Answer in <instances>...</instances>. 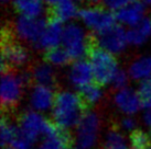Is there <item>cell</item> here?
<instances>
[{
  "label": "cell",
  "mask_w": 151,
  "mask_h": 149,
  "mask_svg": "<svg viewBox=\"0 0 151 149\" xmlns=\"http://www.w3.org/2000/svg\"><path fill=\"white\" fill-rule=\"evenodd\" d=\"M86 113L81 106L76 93L56 90L52 105V120L64 127H72L80 123Z\"/></svg>",
  "instance_id": "obj_3"
},
{
  "label": "cell",
  "mask_w": 151,
  "mask_h": 149,
  "mask_svg": "<svg viewBox=\"0 0 151 149\" xmlns=\"http://www.w3.org/2000/svg\"><path fill=\"white\" fill-rule=\"evenodd\" d=\"M18 132V125H14L10 120V115L2 113L1 116V147L4 148L12 144Z\"/></svg>",
  "instance_id": "obj_24"
},
{
  "label": "cell",
  "mask_w": 151,
  "mask_h": 149,
  "mask_svg": "<svg viewBox=\"0 0 151 149\" xmlns=\"http://www.w3.org/2000/svg\"><path fill=\"white\" fill-rule=\"evenodd\" d=\"M137 93L142 108L147 109L151 106V76L145 78L141 81Z\"/></svg>",
  "instance_id": "obj_26"
},
{
  "label": "cell",
  "mask_w": 151,
  "mask_h": 149,
  "mask_svg": "<svg viewBox=\"0 0 151 149\" xmlns=\"http://www.w3.org/2000/svg\"><path fill=\"white\" fill-rule=\"evenodd\" d=\"M47 21L42 18H29L20 16L13 24L14 32L19 40L34 46L44 33Z\"/></svg>",
  "instance_id": "obj_8"
},
{
  "label": "cell",
  "mask_w": 151,
  "mask_h": 149,
  "mask_svg": "<svg viewBox=\"0 0 151 149\" xmlns=\"http://www.w3.org/2000/svg\"><path fill=\"white\" fill-rule=\"evenodd\" d=\"M122 131L118 121L111 118L105 141L103 143L101 149H129Z\"/></svg>",
  "instance_id": "obj_19"
},
{
  "label": "cell",
  "mask_w": 151,
  "mask_h": 149,
  "mask_svg": "<svg viewBox=\"0 0 151 149\" xmlns=\"http://www.w3.org/2000/svg\"><path fill=\"white\" fill-rule=\"evenodd\" d=\"M2 149H16L14 147H12V146H7V147H4V148Z\"/></svg>",
  "instance_id": "obj_33"
},
{
  "label": "cell",
  "mask_w": 151,
  "mask_h": 149,
  "mask_svg": "<svg viewBox=\"0 0 151 149\" xmlns=\"http://www.w3.org/2000/svg\"><path fill=\"white\" fill-rule=\"evenodd\" d=\"M16 122L20 132L30 144H33L40 137H44L47 131V117L40 115L32 110L18 113Z\"/></svg>",
  "instance_id": "obj_5"
},
{
  "label": "cell",
  "mask_w": 151,
  "mask_h": 149,
  "mask_svg": "<svg viewBox=\"0 0 151 149\" xmlns=\"http://www.w3.org/2000/svg\"><path fill=\"white\" fill-rule=\"evenodd\" d=\"M89 2L93 4H99L101 2V0H89Z\"/></svg>",
  "instance_id": "obj_32"
},
{
  "label": "cell",
  "mask_w": 151,
  "mask_h": 149,
  "mask_svg": "<svg viewBox=\"0 0 151 149\" xmlns=\"http://www.w3.org/2000/svg\"><path fill=\"white\" fill-rule=\"evenodd\" d=\"M101 114L99 112H88L77 124V140L82 149H91L95 145L101 131Z\"/></svg>",
  "instance_id": "obj_7"
},
{
  "label": "cell",
  "mask_w": 151,
  "mask_h": 149,
  "mask_svg": "<svg viewBox=\"0 0 151 149\" xmlns=\"http://www.w3.org/2000/svg\"><path fill=\"white\" fill-rule=\"evenodd\" d=\"M76 95L78 98L82 109L84 110L85 113H88L101 98V87L92 82L78 88V90L76 91Z\"/></svg>",
  "instance_id": "obj_18"
},
{
  "label": "cell",
  "mask_w": 151,
  "mask_h": 149,
  "mask_svg": "<svg viewBox=\"0 0 151 149\" xmlns=\"http://www.w3.org/2000/svg\"><path fill=\"white\" fill-rule=\"evenodd\" d=\"M98 43L101 47L109 50L113 54H119L126 48L127 33L122 25L115 24L101 33H95Z\"/></svg>",
  "instance_id": "obj_10"
},
{
  "label": "cell",
  "mask_w": 151,
  "mask_h": 149,
  "mask_svg": "<svg viewBox=\"0 0 151 149\" xmlns=\"http://www.w3.org/2000/svg\"><path fill=\"white\" fill-rule=\"evenodd\" d=\"M2 1H4V2H6V1H8V0H2Z\"/></svg>",
  "instance_id": "obj_35"
},
{
  "label": "cell",
  "mask_w": 151,
  "mask_h": 149,
  "mask_svg": "<svg viewBox=\"0 0 151 149\" xmlns=\"http://www.w3.org/2000/svg\"><path fill=\"white\" fill-rule=\"evenodd\" d=\"M128 74L134 80L151 76V56H142L134 59L128 68Z\"/></svg>",
  "instance_id": "obj_23"
},
{
  "label": "cell",
  "mask_w": 151,
  "mask_h": 149,
  "mask_svg": "<svg viewBox=\"0 0 151 149\" xmlns=\"http://www.w3.org/2000/svg\"><path fill=\"white\" fill-rule=\"evenodd\" d=\"M46 2L49 4H55V2H58V1H60V0H45Z\"/></svg>",
  "instance_id": "obj_31"
},
{
  "label": "cell",
  "mask_w": 151,
  "mask_h": 149,
  "mask_svg": "<svg viewBox=\"0 0 151 149\" xmlns=\"http://www.w3.org/2000/svg\"><path fill=\"white\" fill-rule=\"evenodd\" d=\"M70 80L77 88L94 82L92 66L88 60L78 59L72 64L70 70Z\"/></svg>",
  "instance_id": "obj_14"
},
{
  "label": "cell",
  "mask_w": 151,
  "mask_h": 149,
  "mask_svg": "<svg viewBox=\"0 0 151 149\" xmlns=\"http://www.w3.org/2000/svg\"><path fill=\"white\" fill-rule=\"evenodd\" d=\"M130 149H151V134L136 128L129 134Z\"/></svg>",
  "instance_id": "obj_25"
},
{
  "label": "cell",
  "mask_w": 151,
  "mask_h": 149,
  "mask_svg": "<svg viewBox=\"0 0 151 149\" xmlns=\"http://www.w3.org/2000/svg\"><path fill=\"white\" fill-rule=\"evenodd\" d=\"M1 72L28 67L30 62L29 50L18 41L13 24L7 23L1 29Z\"/></svg>",
  "instance_id": "obj_2"
},
{
  "label": "cell",
  "mask_w": 151,
  "mask_h": 149,
  "mask_svg": "<svg viewBox=\"0 0 151 149\" xmlns=\"http://www.w3.org/2000/svg\"><path fill=\"white\" fill-rule=\"evenodd\" d=\"M78 17L95 33H101L115 24V13L104 8L103 4H93L78 11Z\"/></svg>",
  "instance_id": "obj_6"
},
{
  "label": "cell",
  "mask_w": 151,
  "mask_h": 149,
  "mask_svg": "<svg viewBox=\"0 0 151 149\" xmlns=\"http://www.w3.org/2000/svg\"><path fill=\"white\" fill-rule=\"evenodd\" d=\"M151 35V20L143 18L137 25L127 32V41L132 45L143 44Z\"/></svg>",
  "instance_id": "obj_21"
},
{
  "label": "cell",
  "mask_w": 151,
  "mask_h": 149,
  "mask_svg": "<svg viewBox=\"0 0 151 149\" xmlns=\"http://www.w3.org/2000/svg\"><path fill=\"white\" fill-rule=\"evenodd\" d=\"M78 16L77 8L72 0H60L53 4H49L46 9L47 22H64Z\"/></svg>",
  "instance_id": "obj_13"
},
{
  "label": "cell",
  "mask_w": 151,
  "mask_h": 149,
  "mask_svg": "<svg viewBox=\"0 0 151 149\" xmlns=\"http://www.w3.org/2000/svg\"><path fill=\"white\" fill-rule=\"evenodd\" d=\"M127 86H128V76H127L126 71L118 69L113 81H111V88H110L109 92H116L122 90V89H126Z\"/></svg>",
  "instance_id": "obj_27"
},
{
  "label": "cell",
  "mask_w": 151,
  "mask_h": 149,
  "mask_svg": "<svg viewBox=\"0 0 151 149\" xmlns=\"http://www.w3.org/2000/svg\"><path fill=\"white\" fill-rule=\"evenodd\" d=\"M85 38L83 30L76 24H68L63 30L62 43L74 60L85 56Z\"/></svg>",
  "instance_id": "obj_9"
},
{
  "label": "cell",
  "mask_w": 151,
  "mask_h": 149,
  "mask_svg": "<svg viewBox=\"0 0 151 149\" xmlns=\"http://www.w3.org/2000/svg\"><path fill=\"white\" fill-rule=\"evenodd\" d=\"M55 92L52 89L43 86H34L31 92L30 104L32 109L38 111H46L52 108L54 102Z\"/></svg>",
  "instance_id": "obj_17"
},
{
  "label": "cell",
  "mask_w": 151,
  "mask_h": 149,
  "mask_svg": "<svg viewBox=\"0 0 151 149\" xmlns=\"http://www.w3.org/2000/svg\"><path fill=\"white\" fill-rule=\"evenodd\" d=\"M85 56L92 66L95 84L103 88L113 81L118 71L117 58L114 56L113 53L99 45L95 33L86 34Z\"/></svg>",
  "instance_id": "obj_1"
},
{
  "label": "cell",
  "mask_w": 151,
  "mask_h": 149,
  "mask_svg": "<svg viewBox=\"0 0 151 149\" xmlns=\"http://www.w3.org/2000/svg\"><path fill=\"white\" fill-rule=\"evenodd\" d=\"M43 62L55 66H66V65H72L75 60L73 59L65 47L55 46L44 50Z\"/></svg>",
  "instance_id": "obj_20"
},
{
  "label": "cell",
  "mask_w": 151,
  "mask_h": 149,
  "mask_svg": "<svg viewBox=\"0 0 151 149\" xmlns=\"http://www.w3.org/2000/svg\"><path fill=\"white\" fill-rule=\"evenodd\" d=\"M114 96V103L122 113L132 115L139 111L141 106L138 93L129 88L122 89L116 92H109Z\"/></svg>",
  "instance_id": "obj_12"
},
{
  "label": "cell",
  "mask_w": 151,
  "mask_h": 149,
  "mask_svg": "<svg viewBox=\"0 0 151 149\" xmlns=\"http://www.w3.org/2000/svg\"><path fill=\"white\" fill-rule=\"evenodd\" d=\"M25 87L21 80L19 69L1 72V113L12 115L16 114Z\"/></svg>",
  "instance_id": "obj_4"
},
{
  "label": "cell",
  "mask_w": 151,
  "mask_h": 149,
  "mask_svg": "<svg viewBox=\"0 0 151 149\" xmlns=\"http://www.w3.org/2000/svg\"><path fill=\"white\" fill-rule=\"evenodd\" d=\"M119 126L122 131H127V132H132L134 129L137 128V120H134V117H122L118 121Z\"/></svg>",
  "instance_id": "obj_29"
},
{
  "label": "cell",
  "mask_w": 151,
  "mask_h": 149,
  "mask_svg": "<svg viewBox=\"0 0 151 149\" xmlns=\"http://www.w3.org/2000/svg\"><path fill=\"white\" fill-rule=\"evenodd\" d=\"M13 7L18 13L29 18H40L43 11L42 0H13Z\"/></svg>",
  "instance_id": "obj_22"
},
{
  "label": "cell",
  "mask_w": 151,
  "mask_h": 149,
  "mask_svg": "<svg viewBox=\"0 0 151 149\" xmlns=\"http://www.w3.org/2000/svg\"><path fill=\"white\" fill-rule=\"evenodd\" d=\"M145 4H151V0H142Z\"/></svg>",
  "instance_id": "obj_34"
},
{
  "label": "cell",
  "mask_w": 151,
  "mask_h": 149,
  "mask_svg": "<svg viewBox=\"0 0 151 149\" xmlns=\"http://www.w3.org/2000/svg\"><path fill=\"white\" fill-rule=\"evenodd\" d=\"M143 4H145L143 1L137 0L132 4L117 10L115 12L116 20L119 21L120 23L131 25V26L137 25L143 19V13H145Z\"/></svg>",
  "instance_id": "obj_15"
},
{
  "label": "cell",
  "mask_w": 151,
  "mask_h": 149,
  "mask_svg": "<svg viewBox=\"0 0 151 149\" xmlns=\"http://www.w3.org/2000/svg\"><path fill=\"white\" fill-rule=\"evenodd\" d=\"M63 30L61 22H47L44 33L33 46V48L37 50H45L51 47L59 46V43L62 41Z\"/></svg>",
  "instance_id": "obj_16"
},
{
  "label": "cell",
  "mask_w": 151,
  "mask_h": 149,
  "mask_svg": "<svg viewBox=\"0 0 151 149\" xmlns=\"http://www.w3.org/2000/svg\"><path fill=\"white\" fill-rule=\"evenodd\" d=\"M145 123L149 127V133L151 134V106L146 109V112H145Z\"/></svg>",
  "instance_id": "obj_30"
},
{
  "label": "cell",
  "mask_w": 151,
  "mask_h": 149,
  "mask_svg": "<svg viewBox=\"0 0 151 149\" xmlns=\"http://www.w3.org/2000/svg\"><path fill=\"white\" fill-rule=\"evenodd\" d=\"M134 1H137V0H104V4L108 8V10L117 11Z\"/></svg>",
  "instance_id": "obj_28"
},
{
  "label": "cell",
  "mask_w": 151,
  "mask_h": 149,
  "mask_svg": "<svg viewBox=\"0 0 151 149\" xmlns=\"http://www.w3.org/2000/svg\"><path fill=\"white\" fill-rule=\"evenodd\" d=\"M32 77H33L34 84L43 86L50 89L58 90L59 81H58V74L53 67L50 66L47 62H32L29 66Z\"/></svg>",
  "instance_id": "obj_11"
},
{
  "label": "cell",
  "mask_w": 151,
  "mask_h": 149,
  "mask_svg": "<svg viewBox=\"0 0 151 149\" xmlns=\"http://www.w3.org/2000/svg\"><path fill=\"white\" fill-rule=\"evenodd\" d=\"M72 149H80V148H72ZM81 149H82V148H81Z\"/></svg>",
  "instance_id": "obj_36"
}]
</instances>
